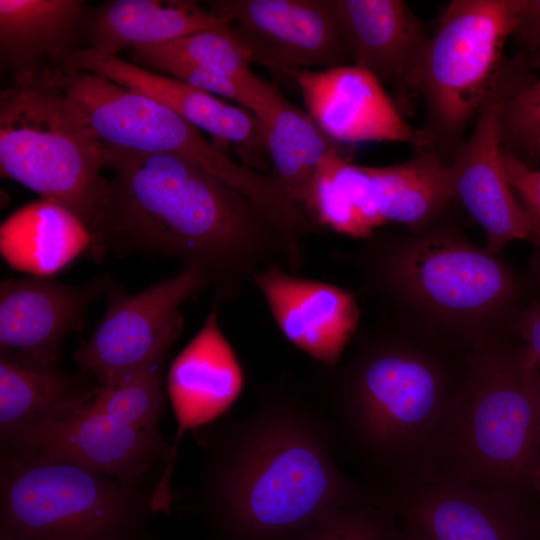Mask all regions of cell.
I'll list each match as a JSON object with an SVG mask.
<instances>
[{"mask_svg": "<svg viewBox=\"0 0 540 540\" xmlns=\"http://www.w3.org/2000/svg\"><path fill=\"white\" fill-rule=\"evenodd\" d=\"M104 146L109 180L101 239L108 249L176 257L230 301L276 264L298 274L304 243L245 191L186 158Z\"/></svg>", "mask_w": 540, "mask_h": 540, "instance_id": "obj_1", "label": "cell"}, {"mask_svg": "<svg viewBox=\"0 0 540 540\" xmlns=\"http://www.w3.org/2000/svg\"><path fill=\"white\" fill-rule=\"evenodd\" d=\"M326 414L281 384L264 389L251 412L210 445L203 496L222 540H285L326 512L378 494L334 459Z\"/></svg>", "mask_w": 540, "mask_h": 540, "instance_id": "obj_2", "label": "cell"}, {"mask_svg": "<svg viewBox=\"0 0 540 540\" xmlns=\"http://www.w3.org/2000/svg\"><path fill=\"white\" fill-rule=\"evenodd\" d=\"M466 354L391 318L361 334L323 379L335 441L386 495L435 470Z\"/></svg>", "mask_w": 540, "mask_h": 540, "instance_id": "obj_3", "label": "cell"}, {"mask_svg": "<svg viewBox=\"0 0 540 540\" xmlns=\"http://www.w3.org/2000/svg\"><path fill=\"white\" fill-rule=\"evenodd\" d=\"M369 290L396 321L459 354L512 335L528 285L497 255L439 219L372 235L353 255Z\"/></svg>", "mask_w": 540, "mask_h": 540, "instance_id": "obj_4", "label": "cell"}, {"mask_svg": "<svg viewBox=\"0 0 540 540\" xmlns=\"http://www.w3.org/2000/svg\"><path fill=\"white\" fill-rule=\"evenodd\" d=\"M539 372L513 335L467 352L434 471L540 501L535 491Z\"/></svg>", "mask_w": 540, "mask_h": 540, "instance_id": "obj_5", "label": "cell"}, {"mask_svg": "<svg viewBox=\"0 0 540 540\" xmlns=\"http://www.w3.org/2000/svg\"><path fill=\"white\" fill-rule=\"evenodd\" d=\"M104 146L47 76L13 80L0 94V171L69 210L89 231L90 258L104 250L108 196Z\"/></svg>", "mask_w": 540, "mask_h": 540, "instance_id": "obj_6", "label": "cell"}, {"mask_svg": "<svg viewBox=\"0 0 540 540\" xmlns=\"http://www.w3.org/2000/svg\"><path fill=\"white\" fill-rule=\"evenodd\" d=\"M518 8L519 0H452L437 20L420 72V131L448 164L503 72Z\"/></svg>", "mask_w": 540, "mask_h": 540, "instance_id": "obj_7", "label": "cell"}, {"mask_svg": "<svg viewBox=\"0 0 540 540\" xmlns=\"http://www.w3.org/2000/svg\"><path fill=\"white\" fill-rule=\"evenodd\" d=\"M141 511L117 477L37 454L2 461L1 540H127Z\"/></svg>", "mask_w": 540, "mask_h": 540, "instance_id": "obj_8", "label": "cell"}, {"mask_svg": "<svg viewBox=\"0 0 540 540\" xmlns=\"http://www.w3.org/2000/svg\"><path fill=\"white\" fill-rule=\"evenodd\" d=\"M46 75L103 145L174 154L236 185L270 212L283 205L284 191L270 174L234 161L199 128L161 102L67 64Z\"/></svg>", "mask_w": 540, "mask_h": 540, "instance_id": "obj_9", "label": "cell"}, {"mask_svg": "<svg viewBox=\"0 0 540 540\" xmlns=\"http://www.w3.org/2000/svg\"><path fill=\"white\" fill-rule=\"evenodd\" d=\"M455 198L453 167L433 149L381 167L357 165L341 149L318 173L311 214L322 229L368 239L387 223L428 225Z\"/></svg>", "mask_w": 540, "mask_h": 540, "instance_id": "obj_10", "label": "cell"}, {"mask_svg": "<svg viewBox=\"0 0 540 540\" xmlns=\"http://www.w3.org/2000/svg\"><path fill=\"white\" fill-rule=\"evenodd\" d=\"M198 265L184 264L173 277L135 294L111 283L104 317L74 358L102 387H113L170 349L184 326L183 303L210 285Z\"/></svg>", "mask_w": 540, "mask_h": 540, "instance_id": "obj_11", "label": "cell"}, {"mask_svg": "<svg viewBox=\"0 0 540 540\" xmlns=\"http://www.w3.org/2000/svg\"><path fill=\"white\" fill-rule=\"evenodd\" d=\"M421 540H540V501L442 475L413 477L384 495Z\"/></svg>", "mask_w": 540, "mask_h": 540, "instance_id": "obj_12", "label": "cell"}, {"mask_svg": "<svg viewBox=\"0 0 540 540\" xmlns=\"http://www.w3.org/2000/svg\"><path fill=\"white\" fill-rule=\"evenodd\" d=\"M207 6L229 24L253 63L268 69L291 77L352 64L333 0H215Z\"/></svg>", "mask_w": 540, "mask_h": 540, "instance_id": "obj_13", "label": "cell"}, {"mask_svg": "<svg viewBox=\"0 0 540 540\" xmlns=\"http://www.w3.org/2000/svg\"><path fill=\"white\" fill-rule=\"evenodd\" d=\"M529 70L523 62L507 59L471 135L451 162L456 198L484 230L486 250L495 255L513 240H529L535 226L509 183L499 128L504 100L533 79Z\"/></svg>", "mask_w": 540, "mask_h": 540, "instance_id": "obj_14", "label": "cell"}, {"mask_svg": "<svg viewBox=\"0 0 540 540\" xmlns=\"http://www.w3.org/2000/svg\"><path fill=\"white\" fill-rule=\"evenodd\" d=\"M91 397L4 446L6 452L68 461L130 485L154 463L167 459L155 494L171 497L172 447L162 440L159 431L138 428L95 409L90 404Z\"/></svg>", "mask_w": 540, "mask_h": 540, "instance_id": "obj_15", "label": "cell"}, {"mask_svg": "<svg viewBox=\"0 0 540 540\" xmlns=\"http://www.w3.org/2000/svg\"><path fill=\"white\" fill-rule=\"evenodd\" d=\"M352 64L391 91L403 117L419 98L420 72L432 32L402 0H333Z\"/></svg>", "mask_w": 540, "mask_h": 540, "instance_id": "obj_16", "label": "cell"}, {"mask_svg": "<svg viewBox=\"0 0 540 540\" xmlns=\"http://www.w3.org/2000/svg\"><path fill=\"white\" fill-rule=\"evenodd\" d=\"M65 64L101 75L161 102L207 132L222 150L225 151L223 147L234 146L243 165L269 174V157L262 130L251 111L171 76L88 48L74 52Z\"/></svg>", "mask_w": 540, "mask_h": 540, "instance_id": "obj_17", "label": "cell"}, {"mask_svg": "<svg viewBox=\"0 0 540 540\" xmlns=\"http://www.w3.org/2000/svg\"><path fill=\"white\" fill-rule=\"evenodd\" d=\"M111 278L70 286L30 275L0 283V352L22 361L56 365L64 339L84 326L89 305L107 292Z\"/></svg>", "mask_w": 540, "mask_h": 540, "instance_id": "obj_18", "label": "cell"}, {"mask_svg": "<svg viewBox=\"0 0 540 540\" xmlns=\"http://www.w3.org/2000/svg\"><path fill=\"white\" fill-rule=\"evenodd\" d=\"M307 113L338 143L402 142L430 149L428 140L405 121L388 92L366 70L353 65L298 70Z\"/></svg>", "mask_w": 540, "mask_h": 540, "instance_id": "obj_19", "label": "cell"}, {"mask_svg": "<svg viewBox=\"0 0 540 540\" xmlns=\"http://www.w3.org/2000/svg\"><path fill=\"white\" fill-rule=\"evenodd\" d=\"M251 282L288 342L324 366L342 360L360 320L351 291L276 264L255 273Z\"/></svg>", "mask_w": 540, "mask_h": 540, "instance_id": "obj_20", "label": "cell"}, {"mask_svg": "<svg viewBox=\"0 0 540 540\" xmlns=\"http://www.w3.org/2000/svg\"><path fill=\"white\" fill-rule=\"evenodd\" d=\"M244 387L239 360L222 332L218 303L168 372L167 392L177 423L172 464L179 440L219 418L238 400Z\"/></svg>", "mask_w": 540, "mask_h": 540, "instance_id": "obj_21", "label": "cell"}, {"mask_svg": "<svg viewBox=\"0 0 540 540\" xmlns=\"http://www.w3.org/2000/svg\"><path fill=\"white\" fill-rule=\"evenodd\" d=\"M83 0H0V64L13 80L61 67L86 43Z\"/></svg>", "mask_w": 540, "mask_h": 540, "instance_id": "obj_22", "label": "cell"}, {"mask_svg": "<svg viewBox=\"0 0 540 540\" xmlns=\"http://www.w3.org/2000/svg\"><path fill=\"white\" fill-rule=\"evenodd\" d=\"M259 121L272 172L270 175L311 218L318 173L341 148L314 119L288 101L273 85L253 112ZM312 219V218H311Z\"/></svg>", "mask_w": 540, "mask_h": 540, "instance_id": "obj_23", "label": "cell"}, {"mask_svg": "<svg viewBox=\"0 0 540 540\" xmlns=\"http://www.w3.org/2000/svg\"><path fill=\"white\" fill-rule=\"evenodd\" d=\"M227 25L191 0H112L90 11L86 48L118 56L125 48L159 46Z\"/></svg>", "mask_w": 540, "mask_h": 540, "instance_id": "obj_24", "label": "cell"}, {"mask_svg": "<svg viewBox=\"0 0 540 540\" xmlns=\"http://www.w3.org/2000/svg\"><path fill=\"white\" fill-rule=\"evenodd\" d=\"M93 240L69 210L47 199L30 202L10 214L0 226V252L13 269L51 277L82 253Z\"/></svg>", "mask_w": 540, "mask_h": 540, "instance_id": "obj_25", "label": "cell"}, {"mask_svg": "<svg viewBox=\"0 0 540 540\" xmlns=\"http://www.w3.org/2000/svg\"><path fill=\"white\" fill-rule=\"evenodd\" d=\"M90 389L56 365L22 361L0 352V431L6 446L59 413L89 399Z\"/></svg>", "mask_w": 540, "mask_h": 540, "instance_id": "obj_26", "label": "cell"}, {"mask_svg": "<svg viewBox=\"0 0 540 540\" xmlns=\"http://www.w3.org/2000/svg\"><path fill=\"white\" fill-rule=\"evenodd\" d=\"M154 47L237 82L254 94L257 104L271 86L251 71L252 57L231 34L229 24L221 29L195 32Z\"/></svg>", "mask_w": 540, "mask_h": 540, "instance_id": "obj_27", "label": "cell"}, {"mask_svg": "<svg viewBox=\"0 0 540 540\" xmlns=\"http://www.w3.org/2000/svg\"><path fill=\"white\" fill-rule=\"evenodd\" d=\"M169 350L157 354L144 368L118 385L96 388L90 404L138 428L159 431L164 403L162 376Z\"/></svg>", "mask_w": 540, "mask_h": 540, "instance_id": "obj_28", "label": "cell"}, {"mask_svg": "<svg viewBox=\"0 0 540 540\" xmlns=\"http://www.w3.org/2000/svg\"><path fill=\"white\" fill-rule=\"evenodd\" d=\"M398 516L384 495L359 505L332 509L285 540H398Z\"/></svg>", "mask_w": 540, "mask_h": 540, "instance_id": "obj_29", "label": "cell"}, {"mask_svg": "<svg viewBox=\"0 0 540 540\" xmlns=\"http://www.w3.org/2000/svg\"><path fill=\"white\" fill-rule=\"evenodd\" d=\"M500 137L503 150L523 165H540V78L507 97L500 110Z\"/></svg>", "mask_w": 540, "mask_h": 540, "instance_id": "obj_30", "label": "cell"}, {"mask_svg": "<svg viewBox=\"0 0 540 540\" xmlns=\"http://www.w3.org/2000/svg\"><path fill=\"white\" fill-rule=\"evenodd\" d=\"M135 64L181 80L199 90L220 98H226L253 112L257 99L247 88L237 82L208 70L198 64L162 52L158 48L132 49Z\"/></svg>", "mask_w": 540, "mask_h": 540, "instance_id": "obj_31", "label": "cell"}, {"mask_svg": "<svg viewBox=\"0 0 540 540\" xmlns=\"http://www.w3.org/2000/svg\"><path fill=\"white\" fill-rule=\"evenodd\" d=\"M517 54L529 65L540 66V0H519L516 23L510 36Z\"/></svg>", "mask_w": 540, "mask_h": 540, "instance_id": "obj_32", "label": "cell"}, {"mask_svg": "<svg viewBox=\"0 0 540 540\" xmlns=\"http://www.w3.org/2000/svg\"><path fill=\"white\" fill-rule=\"evenodd\" d=\"M509 183L521 199V204L532 214L540 213V168H529L503 150Z\"/></svg>", "mask_w": 540, "mask_h": 540, "instance_id": "obj_33", "label": "cell"}, {"mask_svg": "<svg viewBox=\"0 0 540 540\" xmlns=\"http://www.w3.org/2000/svg\"><path fill=\"white\" fill-rule=\"evenodd\" d=\"M512 332L523 345L527 363L540 370V298L526 303L513 324Z\"/></svg>", "mask_w": 540, "mask_h": 540, "instance_id": "obj_34", "label": "cell"}, {"mask_svg": "<svg viewBox=\"0 0 540 540\" xmlns=\"http://www.w3.org/2000/svg\"><path fill=\"white\" fill-rule=\"evenodd\" d=\"M533 220L535 227L529 241H531L537 247V252L532 261V272L533 277L540 283V221L535 219Z\"/></svg>", "mask_w": 540, "mask_h": 540, "instance_id": "obj_35", "label": "cell"}, {"mask_svg": "<svg viewBox=\"0 0 540 540\" xmlns=\"http://www.w3.org/2000/svg\"><path fill=\"white\" fill-rule=\"evenodd\" d=\"M537 399H538V433H539V457H538V467L535 479V491L540 499V372L537 382Z\"/></svg>", "mask_w": 540, "mask_h": 540, "instance_id": "obj_36", "label": "cell"}, {"mask_svg": "<svg viewBox=\"0 0 540 540\" xmlns=\"http://www.w3.org/2000/svg\"><path fill=\"white\" fill-rule=\"evenodd\" d=\"M398 540H421V539L412 530L404 526H401V532H400Z\"/></svg>", "mask_w": 540, "mask_h": 540, "instance_id": "obj_37", "label": "cell"}]
</instances>
